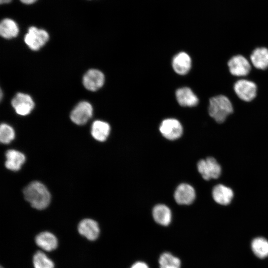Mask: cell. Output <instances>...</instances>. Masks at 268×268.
Masks as SVG:
<instances>
[{"instance_id":"25","label":"cell","mask_w":268,"mask_h":268,"mask_svg":"<svg viewBox=\"0 0 268 268\" xmlns=\"http://www.w3.org/2000/svg\"><path fill=\"white\" fill-rule=\"evenodd\" d=\"M15 137V132L9 125L3 123L0 127V140L3 144L10 142Z\"/></svg>"},{"instance_id":"28","label":"cell","mask_w":268,"mask_h":268,"mask_svg":"<svg viewBox=\"0 0 268 268\" xmlns=\"http://www.w3.org/2000/svg\"><path fill=\"white\" fill-rule=\"evenodd\" d=\"M12 0H0V3L2 4L8 3L11 1Z\"/></svg>"},{"instance_id":"5","label":"cell","mask_w":268,"mask_h":268,"mask_svg":"<svg viewBox=\"0 0 268 268\" xmlns=\"http://www.w3.org/2000/svg\"><path fill=\"white\" fill-rule=\"evenodd\" d=\"M234 90L241 100L250 102L257 95V86L256 83L252 81L241 79L234 83Z\"/></svg>"},{"instance_id":"21","label":"cell","mask_w":268,"mask_h":268,"mask_svg":"<svg viewBox=\"0 0 268 268\" xmlns=\"http://www.w3.org/2000/svg\"><path fill=\"white\" fill-rule=\"evenodd\" d=\"M19 29L17 23L8 18L3 19L0 24V34L6 39L16 37L19 33Z\"/></svg>"},{"instance_id":"9","label":"cell","mask_w":268,"mask_h":268,"mask_svg":"<svg viewBox=\"0 0 268 268\" xmlns=\"http://www.w3.org/2000/svg\"><path fill=\"white\" fill-rule=\"evenodd\" d=\"M11 105L17 114L26 116L31 113L35 104L30 95L19 92L12 98Z\"/></svg>"},{"instance_id":"20","label":"cell","mask_w":268,"mask_h":268,"mask_svg":"<svg viewBox=\"0 0 268 268\" xmlns=\"http://www.w3.org/2000/svg\"><path fill=\"white\" fill-rule=\"evenodd\" d=\"M111 131L110 125L106 122L96 120L91 126V135L96 140L104 141L108 138Z\"/></svg>"},{"instance_id":"13","label":"cell","mask_w":268,"mask_h":268,"mask_svg":"<svg viewBox=\"0 0 268 268\" xmlns=\"http://www.w3.org/2000/svg\"><path fill=\"white\" fill-rule=\"evenodd\" d=\"M172 66L175 72L181 75L187 74L192 67V60L186 52H181L173 58Z\"/></svg>"},{"instance_id":"1","label":"cell","mask_w":268,"mask_h":268,"mask_svg":"<svg viewBox=\"0 0 268 268\" xmlns=\"http://www.w3.org/2000/svg\"><path fill=\"white\" fill-rule=\"evenodd\" d=\"M25 200L37 209L46 208L51 201V195L44 185L38 181L29 184L23 190Z\"/></svg>"},{"instance_id":"29","label":"cell","mask_w":268,"mask_h":268,"mask_svg":"<svg viewBox=\"0 0 268 268\" xmlns=\"http://www.w3.org/2000/svg\"><path fill=\"white\" fill-rule=\"evenodd\" d=\"M0 268H3L2 267H1Z\"/></svg>"},{"instance_id":"19","label":"cell","mask_w":268,"mask_h":268,"mask_svg":"<svg viewBox=\"0 0 268 268\" xmlns=\"http://www.w3.org/2000/svg\"><path fill=\"white\" fill-rule=\"evenodd\" d=\"M36 244L46 251H52L58 246V240L56 237L49 232H42L38 234L35 238Z\"/></svg>"},{"instance_id":"7","label":"cell","mask_w":268,"mask_h":268,"mask_svg":"<svg viewBox=\"0 0 268 268\" xmlns=\"http://www.w3.org/2000/svg\"><path fill=\"white\" fill-rule=\"evenodd\" d=\"M93 114V108L87 101L78 103L73 109L70 115L72 122L78 125H82L91 118Z\"/></svg>"},{"instance_id":"23","label":"cell","mask_w":268,"mask_h":268,"mask_svg":"<svg viewBox=\"0 0 268 268\" xmlns=\"http://www.w3.org/2000/svg\"><path fill=\"white\" fill-rule=\"evenodd\" d=\"M160 268H180L181 261L177 257L169 252L162 253L159 259Z\"/></svg>"},{"instance_id":"14","label":"cell","mask_w":268,"mask_h":268,"mask_svg":"<svg viewBox=\"0 0 268 268\" xmlns=\"http://www.w3.org/2000/svg\"><path fill=\"white\" fill-rule=\"evenodd\" d=\"M175 96L179 104L183 107H195L199 103L197 96L188 87L178 88L176 91Z\"/></svg>"},{"instance_id":"4","label":"cell","mask_w":268,"mask_h":268,"mask_svg":"<svg viewBox=\"0 0 268 268\" xmlns=\"http://www.w3.org/2000/svg\"><path fill=\"white\" fill-rule=\"evenodd\" d=\"M197 169L205 180L218 178L221 173L220 165L211 157L200 160L197 164Z\"/></svg>"},{"instance_id":"15","label":"cell","mask_w":268,"mask_h":268,"mask_svg":"<svg viewBox=\"0 0 268 268\" xmlns=\"http://www.w3.org/2000/svg\"><path fill=\"white\" fill-rule=\"evenodd\" d=\"M212 195L213 200L221 205L229 204L234 196L232 190L222 184H218L212 190Z\"/></svg>"},{"instance_id":"18","label":"cell","mask_w":268,"mask_h":268,"mask_svg":"<svg viewBox=\"0 0 268 268\" xmlns=\"http://www.w3.org/2000/svg\"><path fill=\"white\" fill-rule=\"evenodd\" d=\"M6 168L12 171L19 170L25 161V156L21 152L14 149L8 150L5 153Z\"/></svg>"},{"instance_id":"22","label":"cell","mask_w":268,"mask_h":268,"mask_svg":"<svg viewBox=\"0 0 268 268\" xmlns=\"http://www.w3.org/2000/svg\"><path fill=\"white\" fill-rule=\"evenodd\" d=\"M251 248L254 254L260 259L268 256V241L264 237H257L251 242Z\"/></svg>"},{"instance_id":"12","label":"cell","mask_w":268,"mask_h":268,"mask_svg":"<svg viewBox=\"0 0 268 268\" xmlns=\"http://www.w3.org/2000/svg\"><path fill=\"white\" fill-rule=\"evenodd\" d=\"M78 232L90 241L97 239L100 233V228L98 223L91 219L86 218L82 220L78 225Z\"/></svg>"},{"instance_id":"27","label":"cell","mask_w":268,"mask_h":268,"mask_svg":"<svg viewBox=\"0 0 268 268\" xmlns=\"http://www.w3.org/2000/svg\"><path fill=\"white\" fill-rule=\"evenodd\" d=\"M37 0H20V1L25 4H31L35 2Z\"/></svg>"},{"instance_id":"10","label":"cell","mask_w":268,"mask_h":268,"mask_svg":"<svg viewBox=\"0 0 268 268\" xmlns=\"http://www.w3.org/2000/svg\"><path fill=\"white\" fill-rule=\"evenodd\" d=\"M105 82V76L100 70L96 69L88 70L83 75L82 82L85 88L91 91L101 88Z\"/></svg>"},{"instance_id":"3","label":"cell","mask_w":268,"mask_h":268,"mask_svg":"<svg viewBox=\"0 0 268 268\" xmlns=\"http://www.w3.org/2000/svg\"><path fill=\"white\" fill-rule=\"evenodd\" d=\"M49 39V34L45 30L31 26L25 34L24 40L31 50L37 51L45 45Z\"/></svg>"},{"instance_id":"6","label":"cell","mask_w":268,"mask_h":268,"mask_svg":"<svg viewBox=\"0 0 268 268\" xmlns=\"http://www.w3.org/2000/svg\"><path fill=\"white\" fill-rule=\"evenodd\" d=\"M159 131L165 138L173 140L181 136L183 129L182 124L178 120L174 118H167L161 123Z\"/></svg>"},{"instance_id":"8","label":"cell","mask_w":268,"mask_h":268,"mask_svg":"<svg viewBox=\"0 0 268 268\" xmlns=\"http://www.w3.org/2000/svg\"><path fill=\"white\" fill-rule=\"evenodd\" d=\"M227 66L230 73L235 76H245L248 75L251 68L248 60L241 55L233 56L228 61Z\"/></svg>"},{"instance_id":"16","label":"cell","mask_w":268,"mask_h":268,"mask_svg":"<svg viewBox=\"0 0 268 268\" xmlns=\"http://www.w3.org/2000/svg\"><path fill=\"white\" fill-rule=\"evenodd\" d=\"M250 60L256 68L266 69L268 67V49L266 47L256 48L251 53Z\"/></svg>"},{"instance_id":"2","label":"cell","mask_w":268,"mask_h":268,"mask_svg":"<svg viewBox=\"0 0 268 268\" xmlns=\"http://www.w3.org/2000/svg\"><path fill=\"white\" fill-rule=\"evenodd\" d=\"M208 112L217 123H222L233 113V107L228 97L219 95L209 99Z\"/></svg>"},{"instance_id":"11","label":"cell","mask_w":268,"mask_h":268,"mask_svg":"<svg viewBox=\"0 0 268 268\" xmlns=\"http://www.w3.org/2000/svg\"><path fill=\"white\" fill-rule=\"evenodd\" d=\"M174 197L178 204H191L196 198L195 190L191 185L187 183H182L177 187Z\"/></svg>"},{"instance_id":"17","label":"cell","mask_w":268,"mask_h":268,"mask_svg":"<svg viewBox=\"0 0 268 268\" xmlns=\"http://www.w3.org/2000/svg\"><path fill=\"white\" fill-rule=\"evenodd\" d=\"M152 216L154 221L158 224L162 226H167L171 223L172 212L167 205L159 204L153 207Z\"/></svg>"},{"instance_id":"24","label":"cell","mask_w":268,"mask_h":268,"mask_svg":"<svg viewBox=\"0 0 268 268\" xmlns=\"http://www.w3.org/2000/svg\"><path fill=\"white\" fill-rule=\"evenodd\" d=\"M34 268H54V263L42 252L37 251L33 258Z\"/></svg>"},{"instance_id":"26","label":"cell","mask_w":268,"mask_h":268,"mask_svg":"<svg viewBox=\"0 0 268 268\" xmlns=\"http://www.w3.org/2000/svg\"><path fill=\"white\" fill-rule=\"evenodd\" d=\"M131 268H149L148 266L144 262L138 261L134 263Z\"/></svg>"}]
</instances>
